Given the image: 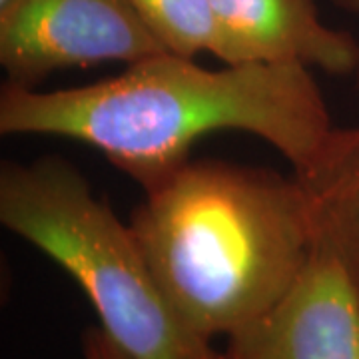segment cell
<instances>
[{
    "instance_id": "cell-1",
    "label": "cell",
    "mask_w": 359,
    "mask_h": 359,
    "mask_svg": "<svg viewBox=\"0 0 359 359\" xmlns=\"http://www.w3.org/2000/svg\"><path fill=\"white\" fill-rule=\"evenodd\" d=\"M334 128L318 82L299 65L210 70L166 50L84 86L6 82L0 90L2 134L82 142L144 192L190 162L194 144L208 134H254L302 174Z\"/></svg>"
},
{
    "instance_id": "cell-2",
    "label": "cell",
    "mask_w": 359,
    "mask_h": 359,
    "mask_svg": "<svg viewBox=\"0 0 359 359\" xmlns=\"http://www.w3.org/2000/svg\"><path fill=\"white\" fill-rule=\"evenodd\" d=\"M130 228L180 318L210 341L268 313L316 250L295 174L222 160H190L146 190Z\"/></svg>"
},
{
    "instance_id": "cell-3",
    "label": "cell",
    "mask_w": 359,
    "mask_h": 359,
    "mask_svg": "<svg viewBox=\"0 0 359 359\" xmlns=\"http://www.w3.org/2000/svg\"><path fill=\"white\" fill-rule=\"evenodd\" d=\"M0 222L65 269L134 359H222L170 304L130 224L66 158L2 162Z\"/></svg>"
},
{
    "instance_id": "cell-4",
    "label": "cell",
    "mask_w": 359,
    "mask_h": 359,
    "mask_svg": "<svg viewBox=\"0 0 359 359\" xmlns=\"http://www.w3.org/2000/svg\"><path fill=\"white\" fill-rule=\"evenodd\" d=\"M166 52L130 0H16L0 14V66L36 86L66 68L132 65Z\"/></svg>"
},
{
    "instance_id": "cell-5",
    "label": "cell",
    "mask_w": 359,
    "mask_h": 359,
    "mask_svg": "<svg viewBox=\"0 0 359 359\" xmlns=\"http://www.w3.org/2000/svg\"><path fill=\"white\" fill-rule=\"evenodd\" d=\"M222 359H359V287L316 242L292 290L226 337Z\"/></svg>"
},
{
    "instance_id": "cell-6",
    "label": "cell",
    "mask_w": 359,
    "mask_h": 359,
    "mask_svg": "<svg viewBox=\"0 0 359 359\" xmlns=\"http://www.w3.org/2000/svg\"><path fill=\"white\" fill-rule=\"evenodd\" d=\"M210 54L224 65H299L353 74L359 42L323 25L316 0H210Z\"/></svg>"
},
{
    "instance_id": "cell-7",
    "label": "cell",
    "mask_w": 359,
    "mask_h": 359,
    "mask_svg": "<svg viewBox=\"0 0 359 359\" xmlns=\"http://www.w3.org/2000/svg\"><path fill=\"white\" fill-rule=\"evenodd\" d=\"M295 176L311 202L316 242L359 287V126L334 128L313 164Z\"/></svg>"
},
{
    "instance_id": "cell-8",
    "label": "cell",
    "mask_w": 359,
    "mask_h": 359,
    "mask_svg": "<svg viewBox=\"0 0 359 359\" xmlns=\"http://www.w3.org/2000/svg\"><path fill=\"white\" fill-rule=\"evenodd\" d=\"M168 52L196 58L210 50V0H130Z\"/></svg>"
},
{
    "instance_id": "cell-9",
    "label": "cell",
    "mask_w": 359,
    "mask_h": 359,
    "mask_svg": "<svg viewBox=\"0 0 359 359\" xmlns=\"http://www.w3.org/2000/svg\"><path fill=\"white\" fill-rule=\"evenodd\" d=\"M82 359H134L120 344H116L102 325H90L82 334Z\"/></svg>"
},
{
    "instance_id": "cell-10",
    "label": "cell",
    "mask_w": 359,
    "mask_h": 359,
    "mask_svg": "<svg viewBox=\"0 0 359 359\" xmlns=\"http://www.w3.org/2000/svg\"><path fill=\"white\" fill-rule=\"evenodd\" d=\"M335 4L349 13H359V0H334Z\"/></svg>"
},
{
    "instance_id": "cell-11",
    "label": "cell",
    "mask_w": 359,
    "mask_h": 359,
    "mask_svg": "<svg viewBox=\"0 0 359 359\" xmlns=\"http://www.w3.org/2000/svg\"><path fill=\"white\" fill-rule=\"evenodd\" d=\"M14 4H16V0H0V14L6 13L8 8H13Z\"/></svg>"
},
{
    "instance_id": "cell-12",
    "label": "cell",
    "mask_w": 359,
    "mask_h": 359,
    "mask_svg": "<svg viewBox=\"0 0 359 359\" xmlns=\"http://www.w3.org/2000/svg\"><path fill=\"white\" fill-rule=\"evenodd\" d=\"M353 76H355V84H358V92H359V60H358V68H355V72H353Z\"/></svg>"
}]
</instances>
